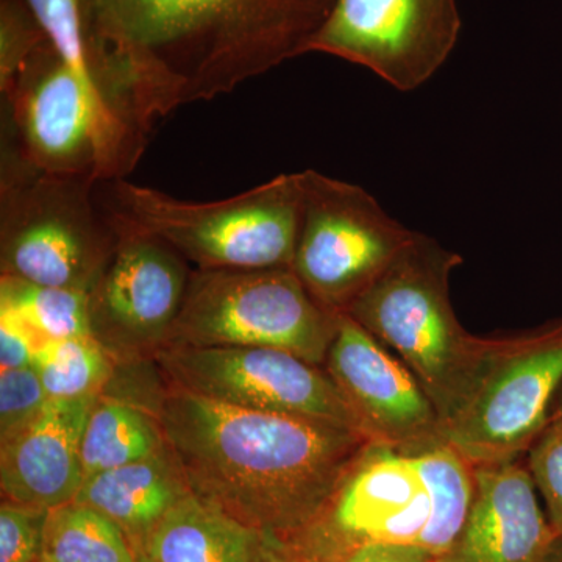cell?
Segmentation results:
<instances>
[{
    "instance_id": "cell-30",
    "label": "cell",
    "mask_w": 562,
    "mask_h": 562,
    "mask_svg": "<svg viewBox=\"0 0 562 562\" xmlns=\"http://www.w3.org/2000/svg\"><path fill=\"white\" fill-rule=\"evenodd\" d=\"M546 562H562V538H558Z\"/></svg>"
},
{
    "instance_id": "cell-22",
    "label": "cell",
    "mask_w": 562,
    "mask_h": 562,
    "mask_svg": "<svg viewBox=\"0 0 562 562\" xmlns=\"http://www.w3.org/2000/svg\"><path fill=\"white\" fill-rule=\"evenodd\" d=\"M0 310L16 314L44 341L94 335L88 291L41 286L18 277L2 276Z\"/></svg>"
},
{
    "instance_id": "cell-26",
    "label": "cell",
    "mask_w": 562,
    "mask_h": 562,
    "mask_svg": "<svg viewBox=\"0 0 562 562\" xmlns=\"http://www.w3.org/2000/svg\"><path fill=\"white\" fill-rule=\"evenodd\" d=\"M47 512L5 501L0 506V562H36Z\"/></svg>"
},
{
    "instance_id": "cell-25",
    "label": "cell",
    "mask_w": 562,
    "mask_h": 562,
    "mask_svg": "<svg viewBox=\"0 0 562 562\" xmlns=\"http://www.w3.org/2000/svg\"><path fill=\"white\" fill-rule=\"evenodd\" d=\"M49 395L44 390L35 368L13 369L0 373V438L9 439L14 432L43 413Z\"/></svg>"
},
{
    "instance_id": "cell-17",
    "label": "cell",
    "mask_w": 562,
    "mask_h": 562,
    "mask_svg": "<svg viewBox=\"0 0 562 562\" xmlns=\"http://www.w3.org/2000/svg\"><path fill=\"white\" fill-rule=\"evenodd\" d=\"M190 492L180 465L166 446L146 460L88 476L74 502L91 506L113 520L136 553L166 514Z\"/></svg>"
},
{
    "instance_id": "cell-33",
    "label": "cell",
    "mask_w": 562,
    "mask_h": 562,
    "mask_svg": "<svg viewBox=\"0 0 562 562\" xmlns=\"http://www.w3.org/2000/svg\"><path fill=\"white\" fill-rule=\"evenodd\" d=\"M36 562H54V561L49 560V558L41 557L40 560Z\"/></svg>"
},
{
    "instance_id": "cell-29",
    "label": "cell",
    "mask_w": 562,
    "mask_h": 562,
    "mask_svg": "<svg viewBox=\"0 0 562 562\" xmlns=\"http://www.w3.org/2000/svg\"><path fill=\"white\" fill-rule=\"evenodd\" d=\"M260 562H292L288 553L281 549L279 542L266 538L265 547H262Z\"/></svg>"
},
{
    "instance_id": "cell-6",
    "label": "cell",
    "mask_w": 562,
    "mask_h": 562,
    "mask_svg": "<svg viewBox=\"0 0 562 562\" xmlns=\"http://www.w3.org/2000/svg\"><path fill=\"white\" fill-rule=\"evenodd\" d=\"M99 184L52 176L18 150L2 162V276L91 292L116 250L121 231L95 198Z\"/></svg>"
},
{
    "instance_id": "cell-7",
    "label": "cell",
    "mask_w": 562,
    "mask_h": 562,
    "mask_svg": "<svg viewBox=\"0 0 562 562\" xmlns=\"http://www.w3.org/2000/svg\"><path fill=\"white\" fill-rule=\"evenodd\" d=\"M562 386V319L482 338L442 441L472 465L517 461L547 427Z\"/></svg>"
},
{
    "instance_id": "cell-16",
    "label": "cell",
    "mask_w": 562,
    "mask_h": 562,
    "mask_svg": "<svg viewBox=\"0 0 562 562\" xmlns=\"http://www.w3.org/2000/svg\"><path fill=\"white\" fill-rule=\"evenodd\" d=\"M98 398H50L36 419L2 441L0 486L5 501L43 512L74 502L85 480L81 436Z\"/></svg>"
},
{
    "instance_id": "cell-4",
    "label": "cell",
    "mask_w": 562,
    "mask_h": 562,
    "mask_svg": "<svg viewBox=\"0 0 562 562\" xmlns=\"http://www.w3.org/2000/svg\"><path fill=\"white\" fill-rule=\"evenodd\" d=\"M2 92L18 154L52 176L101 184L135 169L147 136L111 105L101 88L70 69L49 41L22 63Z\"/></svg>"
},
{
    "instance_id": "cell-3",
    "label": "cell",
    "mask_w": 562,
    "mask_h": 562,
    "mask_svg": "<svg viewBox=\"0 0 562 562\" xmlns=\"http://www.w3.org/2000/svg\"><path fill=\"white\" fill-rule=\"evenodd\" d=\"M105 209L160 238L199 269L291 268L301 228L302 172L217 202H184L125 179L102 183Z\"/></svg>"
},
{
    "instance_id": "cell-31",
    "label": "cell",
    "mask_w": 562,
    "mask_h": 562,
    "mask_svg": "<svg viewBox=\"0 0 562 562\" xmlns=\"http://www.w3.org/2000/svg\"><path fill=\"white\" fill-rule=\"evenodd\" d=\"M552 417H562V386L560 387V391H558L557 398H554L553 402L550 419H552Z\"/></svg>"
},
{
    "instance_id": "cell-32",
    "label": "cell",
    "mask_w": 562,
    "mask_h": 562,
    "mask_svg": "<svg viewBox=\"0 0 562 562\" xmlns=\"http://www.w3.org/2000/svg\"><path fill=\"white\" fill-rule=\"evenodd\" d=\"M136 554V562H154L150 560L149 557H147L146 553H143V552H138V553H135Z\"/></svg>"
},
{
    "instance_id": "cell-24",
    "label": "cell",
    "mask_w": 562,
    "mask_h": 562,
    "mask_svg": "<svg viewBox=\"0 0 562 562\" xmlns=\"http://www.w3.org/2000/svg\"><path fill=\"white\" fill-rule=\"evenodd\" d=\"M527 468L547 508V519L562 538V417H552L527 452Z\"/></svg>"
},
{
    "instance_id": "cell-11",
    "label": "cell",
    "mask_w": 562,
    "mask_h": 562,
    "mask_svg": "<svg viewBox=\"0 0 562 562\" xmlns=\"http://www.w3.org/2000/svg\"><path fill=\"white\" fill-rule=\"evenodd\" d=\"M157 360L171 386L180 390L241 408L330 422L362 432L324 366L291 351L269 347H161Z\"/></svg>"
},
{
    "instance_id": "cell-1",
    "label": "cell",
    "mask_w": 562,
    "mask_h": 562,
    "mask_svg": "<svg viewBox=\"0 0 562 562\" xmlns=\"http://www.w3.org/2000/svg\"><path fill=\"white\" fill-rule=\"evenodd\" d=\"M335 0H80L92 74L132 125L211 101L308 46Z\"/></svg>"
},
{
    "instance_id": "cell-23",
    "label": "cell",
    "mask_w": 562,
    "mask_h": 562,
    "mask_svg": "<svg viewBox=\"0 0 562 562\" xmlns=\"http://www.w3.org/2000/svg\"><path fill=\"white\" fill-rule=\"evenodd\" d=\"M33 368L52 401L99 397L111 376L109 351L94 335L44 342Z\"/></svg>"
},
{
    "instance_id": "cell-5",
    "label": "cell",
    "mask_w": 562,
    "mask_h": 562,
    "mask_svg": "<svg viewBox=\"0 0 562 562\" xmlns=\"http://www.w3.org/2000/svg\"><path fill=\"white\" fill-rule=\"evenodd\" d=\"M461 262L460 255L416 232L390 268L344 312L413 372L441 422L482 342V336L462 328L450 302V273Z\"/></svg>"
},
{
    "instance_id": "cell-18",
    "label": "cell",
    "mask_w": 562,
    "mask_h": 562,
    "mask_svg": "<svg viewBox=\"0 0 562 562\" xmlns=\"http://www.w3.org/2000/svg\"><path fill=\"white\" fill-rule=\"evenodd\" d=\"M265 542L261 532L190 492L150 532L140 552L154 562H260Z\"/></svg>"
},
{
    "instance_id": "cell-10",
    "label": "cell",
    "mask_w": 562,
    "mask_h": 562,
    "mask_svg": "<svg viewBox=\"0 0 562 562\" xmlns=\"http://www.w3.org/2000/svg\"><path fill=\"white\" fill-rule=\"evenodd\" d=\"M430 517L413 454L369 441L313 522L280 546L292 562H327L371 543L422 549Z\"/></svg>"
},
{
    "instance_id": "cell-8",
    "label": "cell",
    "mask_w": 562,
    "mask_h": 562,
    "mask_svg": "<svg viewBox=\"0 0 562 562\" xmlns=\"http://www.w3.org/2000/svg\"><path fill=\"white\" fill-rule=\"evenodd\" d=\"M339 314L291 268L199 269L162 347H269L324 366Z\"/></svg>"
},
{
    "instance_id": "cell-13",
    "label": "cell",
    "mask_w": 562,
    "mask_h": 562,
    "mask_svg": "<svg viewBox=\"0 0 562 562\" xmlns=\"http://www.w3.org/2000/svg\"><path fill=\"white\" fill-rule=\"evenodd\" d=\"M324 368L371 441L408 454L443 442L438 409L413 372L346 313Z\"/></svg>"
},
{
    "instance_id": "cell-21",
    "label": "cell",
    "mask_w": 562,
    "mask_h": 562,
    "mask_svg": "<svg viewBox=\"0 0 562 562\" xmlns=\"http://www.w3.org/2000/svg\"><path fill=\"white\" fill-rule=\"evenodd\" d=\"M41 557L54 562H136L124 531L98 509L77 502L47 512Z\"/></svg>"
},
{
    "instance_id": "cell-2",
    "label": "cell",
    "mask_w": 562,
    "mask_h": 562,
    "mask_svg": "<svg viewBox=\"0 0 562 562\" xmlns=\"http://www.w3.org/2000/svg\"><path fill=\"white\" fill-rule=\"evenodd\" d=\"M157 419L192 494L279 543L313 522L371 441L342 425L176 386L162 395Z\"/></svg>"
},
{
    "instance_id": "cell-12",
    "label": "cell",
    "mask_w": 562,
    "mask_h": 562,
    "mask_svg": "<svg viewBox=\"0 0 562 562\" xmlns=\"http://www.w3.org/2000/svg\"><path fill=\"white\" fill-rule=\"evenodd\" d=\"M461 27L457 0H335L308 54L342 58L408 92L449 60Z\"/></svg>"
},
{
    "instance_id": "cell-15",
    "label": "cell",
    "mask_w": 562,
    "mask_h": 562,
    "mask_svg": "<svg viewBox=\"0 0 562 562\" xmlns=\"http://www.w3.org/2000/svg\"><path fill=\"white\" fill-rule=\"evenodd\" d=\"M475 495L464 525L435 562H546L560 536L543 514L527 464L473 465Z\"/></svg>"
},
{
    "instance_id": "cell-20",
    "label": "cell",
    "mask_w": 562,
    "mask_h": 562,
    "mask_svg": "<svg viewBox=\"0 0 562 562\" xmlns=\"http://www.w3.org/2000/svg\"><path fill=\"white\" fill-rule=\"evenodd\" d=\"M413 458L431 501L430 522L422 549L436 561L449 550L468 519L475 495V473L471 462L446 442Z\"/></svg>"
},
{
    "instance_id": "cell-19",
    "label": "cell",
    "mask_w": 562,
    "mask_h": 562,
    "mask_svg": "<svg viewBox=\"0 0 562 562\" xmlns=\"http://www.w3.org/2000/svg\"><path fill=\"white\" fill-rule=\"evenodd\" d=\"M160 422L132 403L95 401L81 436L85 479L146 460L165 449Z\"/></svg>"
},
{
    "instance_id": "cell-28",
    "label": "cell",
    "mask_w": 562,
    "mask_h": 562,
    "mask_svg": "<svg viewBox=\"0 0 562 562\" xmlns=\"http://www.w3.org/2000/svg\"><path fill=\"white\" fill-rule=\"evenodd\" d=\"M327 562H435V558L416 546L371 543Z\"/></svg>"
},
{
    "instance_id": "cell-9",
    "label": "cell",
    "mask_w": 562,
    "mask_h": 562,
    "mask_svg": "<svg viewBox=\"0 0 562 562\" xmlns=\"http://www.w3.org/2000/svg\"><path fill=\"white\" fill-rule=\"evenodd\" d=\"M291 269L322 305L344 313L412 241L368 191L306 169Z\"/></svg>"
},
{
    "instance_id": "cell-14",
    "label": "cell",
    "mask_w": 562,
    "mask_h": 562,
    "mask_svg": "<svg viewBox=\"0 0 562 562\" xmlns=\"http://www.w3.org/2000/svg\"><path fill=\"white\" fill-rule=\"evenodd\" d=\"M114 221L120 244L91 291L94 336L161 349L183 306L191 272L160 238Z\"/></svg>"
},
{
    "instance_id": "cell-27",
    "label": "cell",
    "mask_w": 562,
    "mask_h": 562,
    "mask_svg": "<svg viewBox=\"0 0 562 562\" xmlns=\"http://www.w3.org/2000/svg\"><path fill=\"white\" fill-rule=\"evenodd\" d=\"M43 338L16 314L0 310V366L2 371L32 368Z\"/></svg>"
}]
</instances>
